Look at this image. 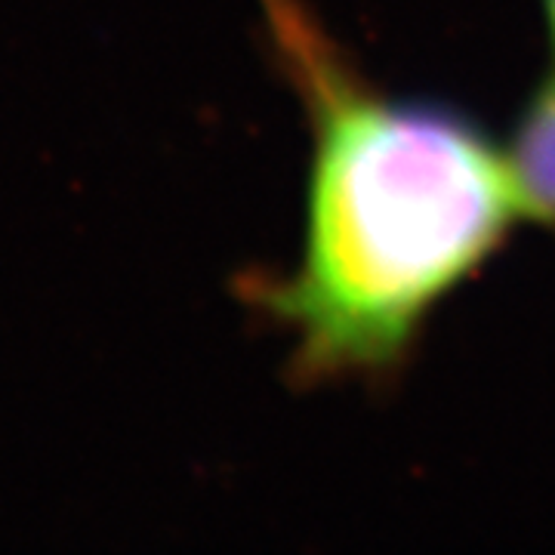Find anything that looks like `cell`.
Masks as SVG:
<instances>
[{"label":"cell","mask_w":555,"mask_h":555,"mask_svg":"<svg viewBox=\"0 0 555 555\" xmlns=\"http://www.w3.org/2000/svg\"><path fill=\"white\" fill-rule=\"evenodd\" d=\"M518 217L555 225V75L528 102L506 155Z\"/></svg>","instance_id":"2"},{"label":"cell","mask_w":555,"mask_h":555,"mask_svg":"<svg viewBox=\"0 0 555 555\" xmlns=\"http://www.w3.org/2000/svg\"><path fill=\"white\" fill-rule=\"evenodd\" d=\"M315 112L302 262L262 306L297 334L299 379L392 367L423 318L518 217L506 158L466 118L358 90L294 7L269 0Z\"/></svg>","instance_id":"1"},{"label":"cell","mask_w":555,"mask_h":555,"mask_svg":"<svg viewBox=\"0 0 555 555\" xmlns=\"http://www.w3.org/2000/svg\"><path fill=\"white\" fill-rule=\"evenodd\" d=\"M546 3V22H550V38H553V50H555V0H543Z\"/></svg>","instance_id":"3"}]
</instances>
